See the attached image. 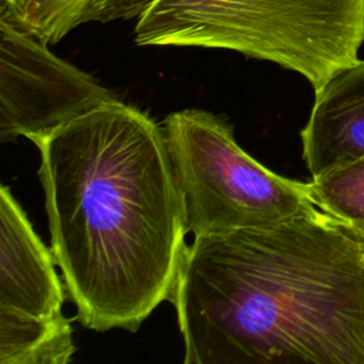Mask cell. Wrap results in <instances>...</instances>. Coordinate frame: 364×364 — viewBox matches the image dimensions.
Instances as JSON below:
<instances>
[{"instance_id":"cell-1","label":"cell","mask_w":364,"mask_h":364,"mask_svg":"<svg viewBox=\"0 0 364 364\" xmlns=\"http://www.w3.org/2000/svg\"><path fill=\"white\" fill-rule=\"evenodd\" d=\"M34 144L51 250L77 320L136 331L171 299L188 249L162 127L115 101Z\"/></svg>"},{"instance_id":"cell-2","label":"cell","mask_w":364,"mask_h":364,"mask_svg":"<svg viewBox=\"0 0 364 364\" xmlns=\"http://www.w3.org/2000/svg\"><path fill=\"white\" fill-rule=\"evenodd\" d=\"M169 301L185 364H364V240L317 206L195 237Z\"/></svg>"},{"instance_id":"cell-3","label":"cell","mask_w":364,"mask_h":364,"mask_svg":"<svg viewBox=\"0 0 364 364\" xmlns=\"http://www.w3.org/2000/svg\"><path fill=\"white\" fill-rule=\"evenodd\" d=\"M134 38L270 61L317 91L360 60L364 0H154L136 18Z\"/></svg>"},{"instance_id":"cell-4","label":"cell","mask_w":364,"mask_h":364,"mask_svg":"<svg viewBox=\"0 0 364 364\" xmlns=\"http://www.w3.org/2000/svg\"><path fill=\"white\" fill-rule=\"evenodd\" d=\"M161 127L195 237L280 223L316 206L309 182L277 175L247 155L225 118L189 108Z\"/></svg>"},{"instance_id":"cell-5","label":"cell","mask_w":364,"mask_h":364,"mask_svg":"<svg viewBox=\"0 0 364 364\" xmlns=\"http://www.w3.org/2000/svg\"><path fill=\"white\" fill-rule=\"evenodd\" d=\"M118 101L92 75L0 16V139L37 141Z\"/></svg>"},{"instance_id":"cell-6","label":"cell","mask_w":364,"mask_h":364,"mask_svg":"<svg viewBox=\"0 0 364 364\" xmlns=\"http://www.w3.org/2000/svg\"><path fill=\"white\" fill-rule=\"evenodd\" d=\"M48 250L9 186L0 189V307L50 317L61 313L64 287Z\"/></svg>"},{"instance_id":"cell-7","label":"cell","mask_w":364,"mask_h":364,"mask_svg":"<svg viewBox=\"0 0 364 364\" xmlns=\"http://www.w3.org/2000/svg\"><path fill=\"white\" fill-rule=\"evenodd\" d=\"M300 136L311 178L364 158V60L314 91V104Z\"/></svg>"},{"instance_id":"cell-8","label":"cell","mask_w":364,"mask_h":364,"mask_svg":"<svg viewBox=\"0 0 364 364\" xmlns=\"http://www.w3.org/2000/svg\"><path fill=\"white\" fill-rule=\"evenodd\" d=\"M154 0H0V16L57 44L80 26L138 18Z\"/></svg>"},{"instance_id":"cell-9","label":"cell","mask_w":364,"mask_h":364,"mask_svg":"<svg viewBox=\"0 0 364 364\" xmlns=\"http://www.w3.org/2000/svg\"><path fill=\"white\" fill-rule=\"evenodd\" d=\"M75 353L63 313L38 317L0 307V364H67Z\"/></svg>"},{"instance_id":"cell-10","label":"cell","mask_w":364,"mask_h":364,"mask_svg":"<svg viewBox=\"0 0 364 364\" xmlns=\"http://www.w3.org/2000/svg\"><path fill=\"white\" fill-rule=\"evenodd\" d=\"M309 185L314 205L364 240V158L311 178Z\"/></svg>"}]
</instances>
